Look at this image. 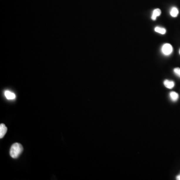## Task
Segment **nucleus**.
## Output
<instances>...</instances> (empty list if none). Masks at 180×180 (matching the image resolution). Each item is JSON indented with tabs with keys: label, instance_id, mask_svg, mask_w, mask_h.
Instances as JSON below:
<instances>
[{
	"label": "nucleus",
	"instance_id": "6",
	"mask_svg": "<svg viewBox=\"0 0 180 180\" xmlns=\"http://www.w3.org/2000/svg\"><path fill=\"white\" fill-rule=\"evenodd\" d=\"M5 95L7 99L8 100H13L16 98L15 94L9 91H6Z\"/></svg>",
	"mask_w": 180,
	"mask_h": 180
},
{
	"label": "nucleus",
	"instance_id": "7",
	"mask_svg": "<svg viewBox=\"0 0 180 180\" xmlns=\"http://www.w3.org/2000/svg\"><path fill=\"white\" fill-rule=\"evenodd\" d=\"M170 98L173 102L177 101L179 99V95L175 92H171L170 94Z\"/></svg>",
	"mask_w": 180,
	"mask_h": 180
},
{
	"label": "nucleus",
	"instance_id": "3",
	"mask_svg": "<svg viewBox=\"0 0 180 180\" xmlns=\"http://www.w3.org/2000/svg\"><path fill=\"white\" fill-rule=\"evenodd\" d=\"M7 128L4 124L0 125V138L2 139L7 133Z\"/></svg>",
	"mask_w": 180,
	"mask_h": 180
},
{
	"label": "nucleus",
	"instance_id": "9",
	"mask_svg": "<svg viewBox=\"0 0 180 180\" xmlns=\"http://www.w3.org/2000/svg\"><path fill=\"white\" fill-rule=\"evenodd\" d=\"M155 31L156 32L161 34H165L166 32V30L165 28L160 27H156L155 28Z\"/></svg>",
	"mask_w": 180,
	"mask_h": 180
},
{
	"label": "nucleus",
	"instance_id": "2",
	"mask_svg": "<svg viewBox=\"0 0 180 180\" xmlns=\"http://www.w3.org/2000/svg\"><path fill=\"white\" fill-rule=\"evenodd\" d=\"M162 51L165 55H169L173 51V47L170 44H165L162 48Z\"/></svg>",
	"mask_w": 180,
	"mask_h": 180
},
{
	"label": "nucleus",
	"instance_id": "10",
	"mask_svg": "<svg viewBox=\"0 0 180 180\" xmlns=\"http://www.w3.org/2000/svg\"><path fill=\"white\" fill-rule=\"evenodd\" d=\"M174 72L175 73V74L180 78V68H176L174 70Z\"/></svg>",
	"mask_w": 180,
	"mask_h": 180
},
{
	"label": "nucleus",
	"instance_id": "8",
	"mask_svg": "<svg viewBox=\"0 0 180 180\" xmlns=\"http://www.w3.org/2000/svg\"><path fill=\"white\" fill-rule=\"evenodd\" d=\"M179 11L178 9L176 7L172 8L171 10L170 11V15L173 17H176L178 15Z\"/></svg>",
	"mask_w": 180,
	"mask_h": 180
},
{
	"label": "nucleus",
	"instance_id": "1",
	"mask_svg": "<svg viewBox=\"0 0 180 180\" xmlns=\"http://www.w3.org/2000/svg\"><path fill=\"white\" fill-rule=\"evenodd\" d=\"M23 147L21 144L18 143H14L11 147L10 154L12 158L14 159L18 158L23 151Z\"/></svg>",
	"mask_w": 180,
	"mask_h": 180
},
{
	"label": "nucleus",
	"instance_id": "5",
	"mask_svg": "<svg viewBox=\"0 0 180 180\" xmlns=\"http://www.w3.org/2000/svg\"><path fill=\"white\" fill-rule=\"evenodd\" d=\"M161 14V11L159 9H156L154 10L153 14L151 18L153 20H155L156 19L157 17L159 16Z\"/></svg>",
	"mask_w": 180,
	"mask_h": 180
},
{
	"label": "nucleus",
	"instance_id": "11",
	"mask_svg": "<svg viewBox=\"0 0 180 180\" xmlns=\"http://www.w3.org/2000/svg\"><path fill=\"white\" fill-rule=\"evenodd\" d=\"M177 180H180V175H178V176H177Z\"/></svg>",
	"mask_w": 180,
	"mask_h": 180
},
{
	"label": "nucleus",
	"instance_id": "12",
	"mask_svg": "<svg viewBox=\"0 0 180 180\" xmlns=\"http://www.w3.org/2000/svg\"><path fill=\"white\" fill-rule=\"evenodd\" d=\"M179 53H180V51H179Z\"/></svg>",
	"mask_w": 180,
	"mask_h": 180
},
{
	"label": "nucleus",
	"instance_id": "4",
	"mask_svg": "<svg viewBox=\"0 0 180 180\" xmlns=\"http://www.w3.org/2000/svg\"><path fill=\"white\" fill-rule=\"evenodd\" d=\"M164 85H165L166 87L171 89L173 88L175 86V83L173 81H169L168 80H166L164 82Z\"/></svg>",
	"mask_w": 180,
	"mask_h": 180
}]
</instances>
